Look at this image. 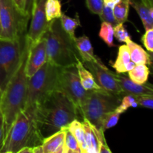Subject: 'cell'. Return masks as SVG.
<instances>
[{
    "label": "cell",
    "mask_w": 153,
    "mask_h": 153,
    "mask_svg": "<svg viewBox=\"0 0 153 153\" xmlns=\"http://www.w3.org/2000/svg\"><path fill=\"white\" fill-rule=\"evenodd\" d=\"M39 1V0H35V6H36V4H37V1Z\"/></svg>",
    "instance_id": "7dc6e473"
},
{
    "label": "cell",
    "mask_w": 153,
    "mask_h": 153,
    "mask_svg": "<svg viewBox=\"0 0 153 153\" xmlns=\"http://www.w3.org/2000/svg\"><path fill=\"white\" fill-rule=\"evenodd\" d=\"M99 16H100V18L102 22H108V23H110L114 27L118 23L116 19H115L113 9L108 7V6L103 5L101 13Z\"/></svg>",
    "instance_id": "f546056e"
},
{
    "label": "cell",
    "mask_w": 153,
    "mask_h": 153,
    "mask_svg": "<svg viewBox=\"0 0 153 153\" xmlns=\"http://www.w3.org/2000/svg\"><path fill=\"white\" fill-rule=\"evenodd\" d=\"M35 7V0H25V13L31 19L33 11Z\"/></svg>",
    "instance_id": "d590c367"
},
{
    "label": "cell",
    "mask_w": 153,
    "mask_h": 153,
    "mask_svg": "<svg viewBox=\"0 0 153 153\" xmlns=\"http://www.w3.org/2000/svg\"><path fill=\"white\" fill-rule=\"evenodd\" d=\"M4 118L0 111V149L3 145L4 139Z\"/></svg>",
    "instance_id": "8d00e7d4"
},
{
    "label": "cell",
    "mask_w": 153,
    "mask_h": 153,
    "mask_svg": "<svg viewBox=\"0 0 153 153\" xmlns=\"http://www.w3.org/2000/svg\"><path fill=\"white\" fill-rule=\"evenodd\" d=\"M1 18H0V36H1Z\"/></svg>",
    "instance_id": "ee69618b"
},
{
    "label": "cell",
    "mask_w": 153,
    "mask_h": 153,
    "mask_svg": "<svg viewBox=\"0 0 153 153\" xmlns=\"http://www.w3.org/2000/svg\"><path fill=\"white\" fill-rule=\"evenodd\" d=\"M114 37L119 42L126 43L129 40H131L129 34L125 28L123 23H117L114 27Z\"/></svg>",
    "instance_id": "f1b7e54d"
},
{
    "label": "cell",
    "mask_w": 153,
    "mask_h": 153,
    "mask_svg": "<svg viewBox=\"0 0 153 153\" xmlns=\"http://www.w3.org/2000/svg\"><path fill=\"white\" fill-rule=\"evenodd\" d=\"M136 64L131 61L128 48L126 45H122L120 46L118 55L115 62L113 64V67L117 73L120 74L128 72L132 70Z\"/></svg>",
    "instance_id": "5bb4252c"
},
{
    "label": "cell",
    "mask_w": 153,
    "mask_h": 153,
    "mask_svg": "<svg viewBox=\"0 0 153 153\" xmlns=\"http://www.w3.org/2000/svg\"><path fill=\"white\" fill-rule=\"evenodd\" d=\"M114 77L124 95L129 94L132 96H153V88L151 84L146 83L143 85H139L132 82L128 77L116 73H114Z\"/></svg>",
    "instance_id": "4fadbf2b"
},
{
    "label": "cell",
    "mask_w": 153,
    "mask_h": 153,
    "mask_svg": "<svg viewBox=\"0 0 153 153\" xmlns=\"http://www.w3.org/2000/svg\"><path fill=\"white\" fill-rule=\"evenodd\" d=\"M80 153H88V152H87L85 150H81Z\"/></svg>",
    "instance_id": "f6af8a7d"
},
{
    "label": "cell",
    "mask_w": 153,
    "mask_h": 153,
    "mask_svg": "<svg viewBox=\"0 0 153 153\" xmlns=\"http://www.w3.org/2000/svg\"><path fill=\"white\" fill-rule=\"evenodd\" d=\"M25 42L0 38V91H3L17 70Z\"/></svg>",
    "instance_id": "ba28073f"
},
{
    "label": "cell",
    "mask_w": 153,
    "mask_h": 153,
    "mask_svg": "<svg viewBox=\"0 0 153 153\" xmlns=\"http://www.w3.org/2000/svg\"><path fill=\"white\" fill-rule=\"evenodd\" d=\"M33 153H43L42 146H38L33 148Z\"/></svg>",
    "instance_id": "b9f144b4"
},
{
    "label": "cell",
    "mask_w": 153,
    "mask_h": 153,
    "mask_svg": "<svg viewBox=\"0 0 153 153\" xmlns=\"http://www.w3.org/2000/svg\"><path fill=\"white\" fill-rule=\"evenodd\" d=\"M64 144H65L66 147L68 149L76 151V152H78L79 153L81 152L80 146H79L77 140H76V137L73 135V134L69 131L67 128V129H66Z\"/></svg>",
    "instance_id": "4dcf8cb0"
},
{
    "label": "cell",
    "mask_w": 153,
    "mask_h": 153,
    "mask_svg": "<svg viewBox=\"0 0 153 153\" xmlns=\"http://www.w3.org/2000/svg\"><path fill=\"white\" fill-rule=\"evenodd\" d=\"M128 78L139 85L146 84L149 76V68L146 64H136L132 70L128 72Z\"/></svg>",
    "instance_id": "44dd1931"
},
{
    "label": "cell",
    "mask_w": 153,
    "mask_h": 153,
    "mask_svg": "<svg viewBox=\"0 0 153 153\" xmlns=\"http://www.w3.org/2000/svg\"><path fill=\"white\" fill-rule=\"evenodd\" d=\"M86 152L88 153H100V140L94 131V126L87 120L83 119Z\"/></svg>",
    "instance_id": "e0dca14e"
},
{
    "label": "cell",
    "mask_w": 153,
    "mask_h": 153,
    "mask_svg": "<svg viewBox=\"0 0 153 153\" xmlns=\"http://www.w3.org/2000/svg\"><path fill=\"white\" fill-rule=\"evenodd\" d=\"M43 36L46 41L47 61L51 64L66 67L76 65L81 60L74 40L63 29L59 19L49 21Z\"/></svg>",
    "instance_id": "277c9868"
},
{
    "label": "cell",
    "mask_w": 153,
    "mask_h": 153,
    "mask_svg": "<svg viewBox=\"0 0 153 153\" xmlns=\"http://www.w3.org/2000/svg\"><path fill=\"white\" fill-rule=\"evenodd\" d=\"M17 153H33V148L24 147L21 149Z\"/></svg>",
    "instance_id": "60d3db41"
},
{
    "label": "cell",
    "mask_w": 153,
    "mask_h": 153,
    "mask_svg": "<svg viewBox=\"0 0 153 153\" xmlns=\"http://www.w3.org/2000/svg\"><path fill=\"white\" fill-rule=\"evenodd\" d=\"M130 0H119L113 9L115 19L118 23H125L128 19Z\"/></svg>",
    "instance_id": "cb8c5ba5"
},
{
    "label": "cell",
    "mask_w": 153,
    "mask_h": 153,
    "mask_svg": "<svg viewBox=\"0 0 153 153\" xmlns=\"http://www.w3.org/2000/svg\"><path fill=\"white\" fill-rule=\"evenodd\" d=\"M59 69L47 61L32 76L28 78L25 107H35L51 93L56 91Z\"/></svg>",
    "instance_id": "8992f818"
},
{
    "label": "cell",
    "mask_w": 153,
    "mask_h": 153,
    "mask_svg": "<svg viewBox=\"0 0 153 153\" xmlns=\"http://www.w3.org/2000/svg\"><path fill=\"white\" fill-rule=\"evenodd\" d=\"M67 128L52 134L43 140L42 143L43 153H55L64 144Z\"/></svg>",
    "instance_id": "ac0fdd59"
},
{
    "label": "cell",
    "mask_w": 153,
    "mask_h": 153,
    "mask_svg": "<svg viewBox=\"0 0 153 153\" xmlns=\"http://www.w3.org/2000/svg\"><path fill=\"white\" fill-rule=\"evenodd\" d=\"M88 10L94 14L100 15L103 7V0H85Z\"/></svg>",
    "instance_id": "1f68e13d"
},
{
    "label": "cell",
    "mask_w": 153,
    "mask_h": 153,
    "mask_svg": "<svg viewBox=\"0 0 153 153\" xmlns=\"http://www.w3.org/2000/svg\"><path fill=\"white\" fill-rule=\"evenodd\" d=\"M1 94H2V91H0V101H1Z\"/></svg>",
    "instance_id": "bcb514c9"
},
{
    "label": "cell",
    "mask_w": 153,
    "mask_h": 153,
    "mask_svg": "<svg viewBox=\"0 0 153 153\" xmlns=\"http://www.w3.org/2000/svg\"><path fill=\"white\" fill-rule=\"evenodd\" d=\"M120 114H121L116 110L106 113L101 121V131L105 132L108 128L115 126L119 121Z\"/></svg>",
    "instance_id": "4316f807"
},
{
    "label": "cell",
    "mask_w": 153,
    "mask_h": 153,
    "mask_svg": "<svg viewBox=\"0 0 153 153\" xmlns=\"http://www.w3.org/2000/svg\"><path fill=\"white\" fill-rule=\"evenodd\" d=\"M119 1V0H103V5L108 6L111 8L114 9L115 4Z\"/></svg>",
    "instance_id": "f35d334b"
},
{
    "label": "cell",
    "mask_w": 153,
    "mask_h": 153,
    "mask_svg": "<svg viewBox=\"0 0 153 153\" xmlns=\"http://www.w3.org/2000/svg\"><path fill=\"white\" fill-rule=\"evenodd\" d=\"M1 32L0 38L9 40H22L25 37L28 21L12 0H0Z\"/></svg>",
    "instance_id": "52a82bcc"
},
{
    "label": "cell",
    "mask_w": 153,
    "mask_h": 153,
    "mask_svg": "<svg viewBox=\"0 0 153 153\" xmlns=\"http://www.w3.org/2000/svg\"><path fill=\"white\" fill-rule=\"evenodd\" d=\"M94 131L98 137L99 140H100V153H112L111 149L108 146L106 140L104 137V132H102L100 130H98L94 126Z\"/></svg>",
    "instance_id": "e575fe53"
},
{
    "label": "cell",
    "mask_w": 153,
    "mask_h": 153,
    "mask_svg": "<svg viewBox=\"0 0 153 153\" xmlns=\"http://www.w3.org/2000/svg\"><path fill=\"white\" fill-rule=\"evenodd\" d=\"M56 91L65 94L74 103L79 111L88 94V91L84 89L81 84L76 65L60 67Z\"/></svg>",
    "instance_id": "9c48e42d"
},
{
    "label": "cell",
    "mask_w": 153,
    "mask_h": 153,
    "mask_svg": "<svg viewBox=\"0 0 153 153\" xmlns=\"http://www.w3.org/2000/svg\"><path fill=\"white\" fill-rule=\"evenodd\" d=\"M138 105L146 108L149 109H152L153 108V96L149 95H140L134 96Z\"/></svg>",
    "instance_id": "d6a6232c"
},
{
    "label": "cell",
    "mask_w": 153,
    "mask_h": 153,
    "mask_svg": "<svg viewBox=\"0 0 153 153\" xmlns=\"http://www.w3.org/2000/svg\"><path fill=\"white\" fill-rule=\"evenodd\" d=\"M45 13L48 22L55 19H59L62 14L60 0H46L45 4Z\"/></svg>",
    "instance_id": "d4e9b609"
},
{
    "label": "cell",
    "mask_w": 153,
    "mask_h": 153,
    "mask_svg": "<svg viewBox=\"0 0 153 153\" xmlns=\"http://www.w3.org/2000/svg\"><path fill=\"white\" fill-rule=\"evenodd\" d=\"M84 66L91 73L97 85L102 90L119 96L121 98L124 96L119 84L114 77V73L109 70L97 57V59L92 61L82 62Z\"/></svg>",
    "instance_id": "30bf717a"
},
{
    "label": "cell",
    "mask_w": 153,
    "mask_h": 153,
    "mask_svg": "<svg viewBox=\"0 0 153 153\" xmlns=\"http://www.w3.org/2000/svg\"><path fill=\"white\" fill-rule=\"evenodd\" d=\"M140 1L149 10H153V0H140Z\"/></svg>",
    "instance_id": "ab89813d"
},
{
    "label": "cell",
    "mask_w": 153,
    "mask_h": 153,
    "mask_svg": "<svg viewBox=\"0 0 153 153\" xmlns=\"http://www.w3.org/2000/svg\"><path fill=\"white\" fill-rule=\"evenodd\" d=\"M74 43L82 62L92 61L97 59V56L94 54V48L89 37L85 35L76 37Z\"/></svg>",
    "instance_id": "9a60e30c"
},
{
    "label": "cell",
    "mask_w": 153,
    "mask_h": 153,
    "mask_svg": "<svg viewBox=\"0 0 153 153\" xmlns=\"http://www.w3.org/2000/svg\"><path fill=\"white\" fill-rule=\"evenodd\" d=\"M43 137L35 120V107H25L15 118L4 137L0 153H17L24 147L41 146Z\"/></svg>",
    "instance_id": "3957f363"
},
{
    "label": "cell",
    "mask_w": 153,
    "mask_h": 153,
    "mask_svg": "<svg viewBox=\"0 0 153 153\" xmlns=\"http://www.w3.org/2000/svg\"><path fill=\"white\" fill-rule=\"evenodd\" d=\"M66 153H79L78 152H76V151H73V150H70V149H67V152Z\"/></svg>",
    "instance_id": "7bdbcfd3"
},
{
    "label": "cell",
    "mask_w": 153,
    "mask_h": 153,
    "mask_svg": "<svg viewBox=\"0 0 153 153\" xmlns=\"http://www.w3.org/2000/svg\"><path fill=\"white\" fill-rule=\"evenodd\" d=\"M59 20L63 29L74 40L75 38L76 37V35H75V31H76V28L78 27L81 26V22L80 19H79V13H76V17L72 18L67 16L65 13H62L61 16H60Z\"/></svg>",
    "instance_id": "7402d4cb"
},
{
    "label": "cell",
    "mask_w": 153,
    "mask_h": 153,
    "mask_svg": "<svg viewBox=\"0 0 153 153\" xmlns=\"http://www.w3.org/2000/svg\"><path fill=\"white\" fill-rule=\"evenodd\" d=\"M119 96L104 90L88 91L79 112L83 119L87 120L93 126L101 131V121L108 112L115 110L120 103Z\"/></svg>",
    "instance_id": "5b68a950"
},
{
    "label": "cell",
    "mask_w": 153,
    "mask_h": 153,
    "mask_svg": "<svg viewBox=\"0 0 153 153\" xmlns=\"http://www.w3.org/2000/svg\"><path fill=\"white\" fill-rule=\"evenodd\" d=\"M46 62H47L46 41L43 36H42L37 42L28 45L25 64V73L28 78L32 76Z\"/></svg>",
    "instance_id": "7c38bea8"
},
{
    "label": "cell",
    "mask_w": 153,
    "mask_h": 153,
    "mask_svg": "<svg viewBox=\"0 0 153 153\" xmlns=\"http://www.w3.org/2000/svg\"><path fill=\"white\" fill-rule=\"evenodd\" d=\"M99 36L108 45V46L109 47L116 46L114 43V26L110 23L105 22H102Z\"/></svg>",
    "instance_id": "484cf974"
},
{
    "label": "cell",
    "mask_w": 153,
    "mask_h": 153,
    "mask_svg": "<svg viewBox=\"0 0 153 153\" xmlns=\"http://www.w3.org/2000/svg\"><path fill=\"white\" fill-rule=\"evenodd\" d=\"M130 5L132 6L138 13L145 31L153 28V10L146 7L140 0H130Z\"/></svg>",
    "instance_id": "ffe728a7"
},
{
    "label": "cell",
    "mask_w": 153,
    "mask_h": 153,
    "mask_svg": "<svg viewBox=\"0 0 153 153\" xmlns=\"http://www.w3.org/2000/svg\"><path fill=\"white\" fill-rule=\"evenodd\" d=\"M69 131L76 137L80 146L81 150L86 151V143L85 138V130H84L83 124L79 120H74L70 123L67 127Z\"/></svg>",
    "instance_id": "603a6c76"
},
{
    "label": "cell",
    "mask_w": 153,
    "mask_h": 153,
    "mask_svg": "<svg viewBox=\"0 0 153 153\" xmlns=\"http://www.w3.org/2000/svg\"><path fill=\"white\" fill-rule=\"evenodd\" d=\"M12 1H13L16 7L25 15V10H25V0H12Z\"/></svg>",
    "instance_id": "74e56055"
},
{
    "label": "cell",
    "mask_w": 153,
    "mask_h": 153,
    "mask_svg": "<svg viewBox=\"0 0 153 153\" xmlns=\"http://www.w3.org/2000/svg\"><path fill=\"white\" fill-rule=\"evenodd\" d=\"M141 40L147 51L152 54L153 52V28L145 31V34L141 37Z\"/></svg>",
    "instance_id": "836d02e7"
},
{
    "label": "cell",
    "mask_w": 153,
    "mask_h": 153,
    "mask_svg": "<svg viewBox=\"0 0 153 153\" xmlns=\"http://www.w3.org/2000/svg\"><path fill=\"white\" fill-rule=\"evenodd\" d=\"M79 116L74 103L58 91H54L35 106L36 123L43 139L67 128Z\"/></svg>",
    "instance_id": "6da1fadb"
},
{
    "label": "cell",
    "mask_w": 153,
    "mask_h": 153,
    "mask_svg": "<svg viewBox=\"0 0 153 153\" xmlns=\"http://www.w3.org/2000/svg\"><path fill=\"white\" fill-rule=\"evenodd\" d=\"M128 48L131 61L135 64H152V56L146 51H145L140 45L129 40L126 43Z\"/></svg>",
    "instance_id": "2e32d148"
},
{
    "label": "cell",
    "mask_w": 153,
    "mask_h": 153,
    "mask_svg": "<svg viewBox=\"0 0 153 153\" xmlns=\"http://www.w3.org/2000/svg\"><path fill=\"white\" fill-rule=\"evenodd\" d=\"M76 68L78 70L79 79L81 84L85 91H97V90H102L96 82L94 76H92L91 72L84 66L82 61H79L76 64Z\"/></svg>",
    "instance_id": "d6986e66"
},
{
    "label": "cell",
    "mask_w": 153,
    "mask_h": 153,
    "mask_svg": "<svg viewBox=\"0 0 153 153\" xmlns=\"http://www.w3.org/2000/svg\"><path fill=\"white\" fill-rule=\"evenodd\" d=\"M46 1L39 0L33 11L29 29L25 34V37L30 44L40 40L47 28L49 22L46 19L45 13Z\"/></svg>",
    "instance_id": "8fae6325"
},
{
    "label": "cell",
    "mask_w": 153,
    "mask_h": 153,
    "mask_svg": "<svg viewBox=\"0 0 153 153\" xmlns=\"http://www.w3.org/2000/svg\"><path fill=\"white\" fill-rule=\"evenodd\" d=\"M137 106H138V105H137L134 96L127 94V95H124L120 103L116 108L115 110L119 112V113L123 114L126 111H127V109L129 108H136Z\"/></svg>",
    "instance_id": "83f0119b"
},
{
    "label": "cell",
    "mask_w": 153,
    "mask_h": 153,
    "mask_svg": "<svg viewBox=\"0 0 153 153\" xmlns=\"http://www.w3.org/2000/svg\"><path fill=\"white\" fill-rule=\"evenodd\" d=\"M28 45L29 43L25 37L20 64L1 94L0 111L4 118V137L16 117L25 106L28 85V76L25 73V64L28 56Z\"/></svg>",
    "instance_id": "7a4b0ae2"
}]
</instances>
